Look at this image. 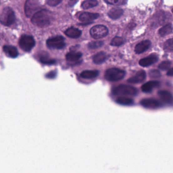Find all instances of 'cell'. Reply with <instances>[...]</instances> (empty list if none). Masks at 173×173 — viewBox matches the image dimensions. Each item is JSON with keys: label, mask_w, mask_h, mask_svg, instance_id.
I'll return each instance as SVG.
<instances>
[{"label": "cell", "mask_w": 173, "mask_h": 173, "mask_svg": "<svg viewBox=\"0 0 173 173\" xmlns=\"http://www.w3.org/2000/svg\"><path fill=\"white\" fill-rule=\"evenodd\" d=\"M77 2V0H70L69 2V4L70 6H73L74 5V4H75Z\"/></svg>", "instance_id": "obj_34"}, {"label": "cell", "mask_w": 173, "mask_h": 173, "mask_svg": "<svg viewBox=\"0 0 173 173\" xmlns=\"http://www.w3.org/2000/svg\"><path fill=\"white\" fill-rule=\"evenodd\" d=\"M149 75L150 78H153V79L160 78L161 76V73L160 72L155 69L150 70L149 71Z\"/></svg>", "instance_id": "obj_31"}, {"label": "cell", "mask_w": 173, "mask_h": 173, "mask_svg": "<svg viewBox=\"0 0 173 173\" xmlns=\"http://www.w3.org/2000/svg\"><path fill=\"white\" fill-rule=\"evenodd\" d=\"M158 94L164 102L172 105L173 103V96L170 91L166 90H160L158 91Z\"/></svg>", "instance_id": "obj_15"}, {"label": "cell", "mask_w": 173, "mask_h": 173, "mask_svg": "<svg viewBox=\"0 0 173 173\" xmlns=\"http://www.w3.org/2000/svg\"><path fill=\"white\" fill-rule=\"evenodd\" d=\"M138 90L135 87L129 85L122 84L114 87L112 94L117 95H135Z\"/></svg>", "instance_id": "obj_2"}, {"label": "cell", "mask_w": 173, "mask_h": 173, "mask_svg": "<svg viewBox=\"0 0 173 173\" xmlns=\"http://www.w3.org/2000/svg\"><path fill=\"white\" fill-rule=\"evenodd\" d=\"M46 44L47 46L50 48L58 49L63 48L66 45L64 38L62 36H57L49 39L47 40Z\"/></svg>", "instance_id": "obj_8"}, {"label": "cell", "mask_w": 173, "mask_h": 173, "mask_svg": "<svg viewBox=\"0 0 173 173\" xmlns=\"http://www.w3.org/2000/svg\"><path fill=\"white\" fill-rule=\"evenodd\" d=\"M173 75V69L172 68L170 69L167 72V75L169 76H172Z\"/></svg>", "instance_id": "obj_33"}, {"label": "cell", "mask_w": 173, "mask_h": 173, "mask_svg": "<svg viewBox=\"0 0 173 173\" xmlns=\"http://www.w3.org/2000/svg\"><path fill=\"white\" fill-rule=\"evenodd\" d=\"M19 45L23 51L28 52L35 46V40L31 36L23 35L19 39Z\"/></svg>", "instance_id": "obj_5"}, {"label": "cell", "mask_w": 173, "mask_h": 173, "mask_svg": "<svg viewBox=\"0 0 173 173\" xmlns=\"http://www.w3.org/2000/svg\"><path fill=\"white\" fill-rule=\"evenodd\" d=\"M99 14L90 13V12H84L81 14L79 16V19L83 23H89L94 19H97L99 17Z\"/></svg>", "instance_id": "obj_10"}, {"label": "cell", "mask_w": 173, "mask_h": 173, "mask_svg": "<svg viewBox=\"0 0 173 173\" xmlns=\"http://www.w3.org/2000/svg\"><path fill=\"white\" fill-rule=\"evenodd\" d=\"M64 34L69 37L72 38H78L81 35V31L74 27L69 28L64 32Z\"/></svg>", "instance_id": "obj_18"}, {"label": "cell", "mask_w": 173, "mask_h": 173, "mask_svg": "<svg viewBox=\"0 0 173 173\" xmlns=\"http://www.w3.org/2000/svg\"><path fill=\"white\" fill-rule=\"evenodd\" d=\"M124 13V10L120 8H112L108 13V15L111 19H118L122 16Z\"/></svg>", "instance_id": "obj_19"}, {"label": "cell", "mask_w": 173, "mask_h": 173, "mask_svg": "<svg viewBox=\"0 0 173 173\" xmlns=\"http://www.w3.org/2000/svg\"><path fill=\"white\" fill-rule=\"evenodd\" d=\"M3 51L10 58H15L18 55V49L12 46H4L3 47Z\"/></svg>", "instance_id": "obj_16"}, {"label": "cell", "mask_w": 173, "mask_h": 173, "mask_svg": "<svg viewBox=\"0 0 173 173\" xmlns=\"http://www.w3.org/2000/svg\"><path fill=\"white\" fill-rule=\"evenodd\" d=\"M99 73L98 70H85L81 73L80 75L83 79H91L97 77Z\"/></svg>", "instance_id": "obj_17"}, {"label": "cell", "mask_w": 173, "mask_h": 173, "mask_svg": "<svg viewBox=\"0 0 173 173\" xmlns=\"http://www.w3.org/2000/svg\"><path fill=\"white\" fill-rule=\"evenodd\" d=\"M106 3L113 5H124L126 4L128 0H104Z\"/></svg>", "instance_id": "obj_27"}, {"label": "cell", "mask_w": 173, "mask_h": 173, "mask_svg": "<svg viewBox=\"0 0 173 173\" xmlns=\"http://www.w3.org/2000/svg\"><path fill=\"white\" fill-rule=\"evenodd\" d=\"M107 58V55L106 53L102 51L98 53L94 56L93 58V62L95 64H101L105 62Z\"/></svg>", "instance_id": "obj_20"}, {"label": "cell", "mask_w": 173, "mask_h": 173, "mask_svg": "<svg viewBox=\"0 0 173 173\" xmlns=\"http://www.w3.org/2000/svg\"><path fill=\"white\" fill-rule=\"evenodd\" d=\"M125 40L120 37H114L111 42V45L114 46H119L124 44Z\"/></svg>", "instance_id": "obj_26"}, {"label": "cell", "mask_w": 173, "mask_h": 173, "mask_svg": "<svg viewBox=\"0 0 173 173\" xmlns=\"http://www.w3.org/2000/svg\"><path fill=\"white\" fill-rule=\"evenodd\" d=\"M140 105L147 109H158L161 107V104L157 99L153 98L144 99L140 102Z\"/></svg>", "instance_id": "obj_9"}, {"label": "cell", "mask_w": 173, "mask_h": 173, "mask_svg": "<svg viewBox=\"0 0 173 173\" xmlns=\"http://www.w3.org/2000/svg\"><path fill=\"white\" fill-rule=\"evenodd\" d=\"M15 14L11 8H4L0 14V23L5 26H10L15 22Z\"/></svg>", "instance_id": "obj_4"}, {"label": "cell", "mask_w": 173, "mask_h": 173, "mask_svg": "<svg viewBox=\"0 0 173 173\" xmlns=\"http://www.w3.org/2000/svg\"><path fill=\"white\" fill-rule=\"evenodd\" d=\"M125 72L120 69L110 68L108 69L105 72V78L109 81H118L125 77Z\"/></svg>", "instance_id": "obj_3"}, {"label": "cell", "mask_w": 173, "mask_h": 173, "mask_svg": "<svg viewBox=\"0 0 173 173\" xmlns=\"http://www.w3.org/2000/svg\"><path fill=\"white\" fill-rule=\"evenodd\" d=\"M104 42L102 41H91L89 43L88 47L89 48L91 49H94L99 48V47H102L103 45Z\"/></svg>", "instance_id": "obj_25"}, {"label": "cell", "mask_w": 173, "mask_h": 173, "mask_svg": "<svg viewBox=\"0 0 173 173\" xmlns=\"http://www.w3.org/2000/svg\"><path fill=\"white\" fill-rule=\"evenodd\" d=\"M160 82L157 81H150L144 84L141 86V89L143 93H150L153 89L160 86Z\"/></svg>", "instance_id": "obj_13"}, {"label": "cell", "mask_w": 173, "mask_h": 173, "mask_svg": "<svg viewBox=\"0 0 173 173\" xmlns=\"http://www.w3.org/2000/svg\"><path fill=\"white\" fill-rule=\"evenodd\" d=\"M171 64H172V63L170 61H169V60L164 61L159 64L158 68L160 70H166L170 68Z\"/></svg>", "instance_id": "obj_30"}, {"label": "cell", "mask_w": 173, "mask_h": 173, "mask_svg": "<svg viewBox=\"0 0 173 173\" xmlns=\"http://www.w3.org/2000/svg\"><path fill=\"white\" fill-rule=\"evenodd\" d=\"M157 60L158 57L154 54H151L140 60L139 64L143 67H147L155 63Z\"/></svg>", "instance_id": "obj_12"}, {"label": "cell", "mask_w": 173, "mask_h": 173, "mask_svg": "<svg viewBox=\"0 0 173 173\" xmlns=\"http://www.w3.org/2000/svg\"><path fill=\"white\" fill-rule=\"evenodd\" d=\"M151 45V42L149 40L143 41L135 46V51L137 54L142 53L146 51Z\"/></svg>", "instance_id": "obj_14"}, {"label": "cell", "mask_w": 173, "mask_h": 173, "mask_svg": "<svg viewBox=\"0 0 173 173\" xmlns=\"http://www.w3.org/2000/svg\"><path fill=\"white\" fill-rule=\"evenodd\" d=\"M49 78H50L51 76H52V78H53L54 76H55V73L54 72L52 71L51 73H50L48 74Z\"/></svg>", "instance_id": "obj_35"}, {"label": "cell", "mask_w": 173, "mask_h": 173, "mask_svg": "<svg viewBox=\"0 0 173 173\" xmlns=\"http://www.w3.org/2000/svg\"><path fill=\"white\" fill-rule=\"evenodd\" d=\"M173 32L172 23H169L164 26L158 31V34L160 36L164 37L170 34Z\"/></svg>", "instance_id": "obj_23"}, {"label": "cell", "mask_w": 173, "mask_h": 173, "mask_svg": "<svg viewBox=\"0 0 173 173\" xmlns=\"http://www.w3.org/2000/svg\"><path fill=\"white\" fill-rule=\"evenodd\" d=\"M31 22L34 25L38 27H47L50 23L49 12L47 10H41L33 15Z\"/></svg>", "instance_id": "obj_1"}, {"label": "cell", "mask_w": 173, "mask_h": 173, "mask_svg": "<svg viewBox=\"0 0 173 173\" xmlns=\"http://www.w3.org/2000/svg\"><path fill=\"white\" fill-rule=\"evenodd\" d=\"M109 31L106 26L103 25H97L93 27L90 30V34L93 38L101 39L105 37L108 34Z\"/></svg>", "instance_id": "obj_6"}, {"label": "cell", "mask_w": 173, "mask_h": 173, "mask_svg": "<svg viewBox=\"0 0 173 173\" xmlns=\"http://www.w3.org/2000/svg\"><path fill=\"white\" fill-rule=\"evenodd\" d=\"M82 56V54L80 52L71 51L67 54L66 56V59L68 62H75L80 59Z\"/></svg>", "instance_id": "obj_21"}, {"label": "cell", "mask_w": 173, "mask_h": 173, "mask_svg": "<svg viewBox=\"0 0 173 173\" xmlns=\"http://www.w3.org/2000/svg\"><path fill=\"white\" fill-rule=\"evenodd\" d=\"M40 61L42 63L47 64H53L56 62L54 59H50L46 55H42L40 57Z\"/></svg>", "instance_id": "obj_28"}, {"label": "cell", "mask_w": 173, "mask_h": 173, "mask_svg": "<svg viewBox=\"0 0 173 173\" xmlns=\"http://www.w3.org/2000/svg\"><path fill=\"white\" fill-rule=\"evenodd\" d=\"M62 1V0H47V3L50 6L54 7L60 4Z\"/></svg>", "instance_id": "obj_32"}, {"label": "cell", "mask_w": 173, "mask_h": 173, "mask_svg": "<svg viewBox=\"0 0 173 173\" xmlns=\"http://www.w3.org/2000/svg\"><path fill=\"white\" fill-rule=\"evenodd\" d=\"M146 78V73L144 70H140L135 74V75L130 77L128 80V82L130 83H141L145 80Z\"/></svg>", "instance_id": "obj_11"}, {"label": "cell", "mask_w": 173, "mask_h": 173, "mask_svg": "<svg viewBox=\"0 0 173 173\" xmlns=\"http://www.w3.org/2000/svg\"><path fill=\"white\" fill-rule=\"evenodd\" d=\"M173 39H170L166 41L164 44V49L165 51H172L173 48Z\"/></svg>", "instance_id": "obj_29"}, {"label": "cell", "mask_w": 173, "mask_h": 173, "mask_svg": "<svg viewBox=\"0 0 173 173\" xmlns=\"http://www.w3.org/2000/svg\"><path fill=\"white\" fill-rule=\"evenodd\" d=\"M39 2L38 0H27L24 6V12L28 18H30L33 15V13L39 8Z\"/></svg>", "instance_id": "obj_7"}, {"label": "cell", "mask_w": 173, "mask_h": 173, "mask_svg": "<svg viewBox=\"0 0 173 173\" xmlns=\"http://www.w3.org/2000/svg\"><path fill=\"white\" fill-rule=\"evenodd\" d=\"M98 5L97 0H87L82 3L81 8L83 9H88L89 8L96 7Z\"/></svg>", "instance_id": "obj_24"}, {"label": "cell", "mask_w": 173, "mask_h": 173, "mask_svg": "<svg viewBox=\"0 0 173 173\" xmlns=\"http://www.w3.org/2000/svg\"><path fill=\"white\" fill-rule=\"evenodd\" d=\"M117 103L123 106H130L134 103V100L130 98L126 97H120L116 99Z\"/></svg>", "instance_id": "obj_22"}]
</instances>
